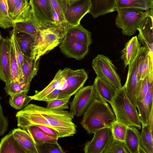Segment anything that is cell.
Returning a JSON list of instances; mask_svg holds the SVG:
<instances>
[{
    "label": "cell",
    "mask_w": 153,
    "mask_h": 153,
    "mask_svg": "<svg viewBox=\"0 0 153 153\" xmlns=\"http://www.w3.org/2000/svg\"><path fill=\"white\" fill-rule=\"evenodd\" d=\"M61 0L62 1H66L67 0Z\"/></svg>",
    "instance_id": "f907efd6"
},
{
    "label": "cell",
    "mask_w": 153,
    "mask_h": 153,
    "mask_svg": "<svg viewBox=\"0 0 153 153\" xmlns=\"http://www.w3.org/2000/svg\"><path fill=\"white\" fill-rule=\"evenodd\" d=\"M60 91L56 89L46 95L42 100L46 102L53 100L58 98Z\"/></svg>",
    "instance_id": "ee69618b"
},
{
    "label": "cell",
    "mask_w": 153,
    "mask_h": 153,
    "mask_svg": "<svg viewBox=\"0 0 153 153\" xmlns=\"http://www.w3.org/2000/svg\"><path fill=\"white\" fill-rule=\"evenodd\" d=\"M70 97L57 99L47 102V107L50 109L64 110L69 108L68 104Z\"/></svg>",
    "instance_id": "60d3db41"
},
{
    "label": "cell",
    "mask_w": 153,
    "mask_h": 153,
    "mask_svg": "<svg viewBox=\"0 0 153 153\" xmlns=\"http://www.w3.org/2000/svg\"><path fill=\"white\" fill-rule=\"evenodd\" d=\"M111 124L113 138L124 142L127 126L116 120L111 122Z\"/></svg>",
    "instance_id": "74e56055"
},
{
    "label": "cell",
    "mask_w": 153,
    "mask_h": 153,
    "mask_svg": "<svg viewBox=\"0 0 153 153\" xmlns=\"http://www.w3.org/2000/svg\"><path fill=\"white\" fill-rule=\"evenodd\" d=\"M92 66L97 76L113 86L117 90L122 87L116 68L109 58L98 54L93 59Z\"/></svg>",
    "instance_id": "8992f818"
},
{
    "label": "cell",
    "mask_w": 153,
    "mask_h": 153,
    "mask_svg": "<svg viewBox=\"0 0 153 153\" xmlns=\"http://www.w3.org/2000/svg\"><path fill=\"white\" fill-rule=\"evenodd\" d=\"M116 117L111 107L106 102L94 99L86 110L80 123L89 134L102 128L111 126Z\"/></svg>",
    "instance_id": "6da1fadb"
},
{
    "label": "cell",
    "mask_w": 153,
    "mask_h": 153,
    "mask_svg": "<svg viewBox=\"0 0 153 153\" xmlns=\"http://www.w3.org/2000/svg\"><path fill=\"white\" fill-rule=\"evenodd\" d=\"M149 10H146L141 9L130 7L118 8L115 9L118 14L115 25L122 29L123 34L128 36L134 35L137 30L141 20L148 13Z\"/></svg>",
    "instance_id": "5b68a950"
},
{
    "label": "cell",
    "mask_w": 153,
    "mask_h": 153,
    "mask_svg": "<svg viewBox=\"0 0 153 153\" xmlns=\"http://www.w3.org/2000/svg\"><path fill=\"white\" fill-rule=\"evenodd\" d=\"M10 39L13 46L19 70L22 79V66L23 62L24 55L19 45L16 34L11 31Z\"/></svg>",
    "instance_id": "8d00e7d4"
},
{
    "label": "cell",
    "mask_w": 153,
    "mask_h": 153,
    "mask_svg": "<svg viewBox=\"0 0 153 153\" xmlns=\"http://www.w3.org/2000/svg\"><path fill=\"white\" fill-rule=\"evenodd\" d=\"M53 18L56 25L65 29L67 27L64 15L63 1L61 0H49Z\"/></svg>",
    "instance_id": "83f0119b"
},
{
    "label": "cell",
    "mask_w": 153,
    "mask_h": 153,
    "mask_svg": "<svg viewBox=\"0 0 153 153\" xmlns=\"http://www.w3.org/2000/svg\"><path fill=\"white\" fill-rule=\"evenodd\" d=\"M153 85L151 86L144 99L137 98L136 106L142 126L147 125L149 118L153 110Z\"/></svg>",
    "instance_id": "e0dca14e"
},
{
    "label": "cell",
    "mask_w": 153,
    "mask_h": 153,
    "mask_svg": "<svg viewBox=\"0 0 153 153\" xmlns=\"http://www.w3.org/2000/svg\"><path fill=\"white\" fill-rule=\"evenodd\" d=\"M8 121L5 117L3 111L0 98V136L3 135L7 129Z\"/></svg>",
    "instance_id": "7bdbcfd3"
},
{
    "label": "cell",
    "mask_w": 153,
    "mask_h": 153,
    "mask_svg": "<svg viewBox=\"0 0 153 153\" xmlns=\"http://www.w3.org/2000/svg\"><path fill=\"white\" fill-rule=\"evenodd\" d=\"M19 1V0H7L9 13L12 17L15 8Z\"/></svg>",
    "instance_id": "bcb514c9"
},
{
    "label": "cell",
    "mask_w": 153,
    "mask_h": 153,
    "mask_svg": "<svg viewBox=\"0 0 153 153\" xmlns=\"http://www.w3.org/2000/svg\"><path fill=\"white\" fill-rule=\"evenodd\" d=\"M141 56L140 49L134 62L128 65L126 80L124 85L126 95L131 102L136 108V101L138 97L141 80L138 79L137 68Z\"/></svg>",
    "instance_id": "30bf717a"
},
{
    "label": "cell",
    "mask_w": 153,
    "mask_h": 153,
    "mask_svg": "<svg viewBox=\"0 0 153 153\" xmlns=\"http://www.w3.org/2000/svg\"><path fill=\"white\" fill-rule=\"evenodd\" d=\"M12 131L14 138L24 153H38L35 143L26 130L19 127Z\"/></svg>",
    "instance_id": "d6986e66"
},
{
    "label": "cell",
    "mask_w": 153,
    "mask_h": 153,
    "mask_svg": "<svg viewBox=\"0 0 153 153\" xmlns=\"http://www.w3.org/2000/svg\"><path fill=\"white\" fill-rule=\"evenodd\" d=\"M3 38L2 37V36L1 34V33H0V44Z\"/></svg>",
    "instance_id": "c3c4849f"
},
{
    "label": "cell",
    "mask_w": 153,
    "mask_h": 153,
    "mask_svg": "<svg viewBox=\"0 0 153 153\" xmlns=\"http://www.w3.org/2000/svg\"><path fill=\"white\" fill-rule=\"evenodd\" d=\"M140 134L136 127L127 126L124 143L128 153H140L141 148Z\"/></svg>",
    "instance_id": "d4e9b609"
},
{
    "label": "cell",
    "mask_w": 153,
    "mask_h": 153,
    "mask_svg": "<svg viewBox=\"0 0 153 153\" xmlns=\"http://www.w3.org/2000/svg\"><path fill=\"white\" fill-rule=\"evenodd\" d=\"M40 59L36 61L31 56L24 55V60L22 66V80L30 85L33 78L36 75L39 68Z\"/></svg>",
    "instance_id": "cb8c5ba5"
},
{
    "label": "cell",
    "mask_w": 153,
    "mask_h": 153,
    "mask_svg": "<svg viewBox=\"0 0 153 153\" xmlns=\"http://www.w3.org/2000/svg\"><path fill=\"white\" fill-rule=\"evenodd\" d=\"M10 59L11 82L23 81L19 70L17 62L11 41L10 49Z\"/></svg>",
    "instance_id": "e575fe53"
},
{
    "label": "cell",
    "mask_w": 153,
    "mask_h": 153,
    "mask_svg": "<svg viewBox=\"0 0 153 153\" xmlns=\"http://www.w3.org/2000/svg\"><path fill=\"white\" fill-rule=\"evenodd\" d=\"M76 0H67L66 1L67 2H71Z\"/></svg>",
    "instance_id": "681fc988"
},
{
    "label": "cell",
    "mask_w": 153,
    "mask_h": 153,
    "mask_svg": "<svg viewBox=\"0 0 153 153\" xmlns=\"http://www.w3.org/2000/svg\"><path fill=\"white\" fill-rule=\"evenodd\" d=\"M26 130L30 135L35 143H56L59 139L47 134L36 125L30 126Z\"/></svg>",
    "instance_id": "4316f807"
},
{
    "label": "cell",
    "mask_w": 153,
    "mask_h": 153,
    "mask_svg": "<svg viewBox=\"0 0 153 153\" xmlns=\"http://www.w3.org/2000/svg\"><path fill=\"white\" fill-rule=\"evenodd\" d=\"M63 4L67 27L80 24L81 19L89 13L91 7L90 0H76L71 2L65 1Z\"/></svg>",
    "instance_id": "52a82bcc"
},
{
    "label": "cell",
    "mask_w": 153,
    "mask_h": 153,
    "mask_svg": "<svg viewBox=\"0 0 153 153\" xmlns=\"http://www.w3.org/2000/svg\"><path fill=\"white\" fill-rule=\"evenodd\" d=\"M64 30L51 25L40 27L31 45L30 56L36 61L60 45L64 37Z\"/></svg>",
    "instance_id": "7a4b0ae2"
},
{
    "label": "cell",
    "mask_w": 153,
    "mask_h": 153,
    "mask_svg": "<svg viewBox=\"0 0 153 153\" xmlns=\"http://www.w3.org/2000/svg\"><path fill=\"white\" fill-rule=\"evenodd\" d=\"M64 36L81 42L88 46L92 43L91 33L80 24L65 29Z\"/></svg>",
    "instance_id": "ffe728a7"
},
{
    "label": "cell",
    "mask_w": 153,
    "mask_h": 153,
    "mask_svg": "<svg viewBox=\"0 0 153 153\" xmlns=\"http://www.w3.org/2000/svg\"><path fill=\"white\" fill-rule=\"evenodd\" d=\"M30 85L27 84L23 81L11 82L5 83L4 89L6 93L10 96L23 92H28Z\"/></svg>",
    "instance_id": "d6a6232c"
},
{
    "label": "cell",
    "mask_w": 153,
    "mask_h": 153,
    "mask_svg": "<svg viewBox=\"0 0 153 153\" xmlns=\"http://www.w3.org/2000/svg\"><path fill=\"white\" fill-rule=\"evenodd\" d=\"M141 56L139 63L137 74L139 80L143 79L148 74L153 75V60L148 49L145 46L141 47Z\"/></svg>",
    "instance_id": "603a6c76"
},
{
    "label": "cell",
    "mask_w": 153,
    "mask_h": 153,
    "mask_svg": "<svg viewBox=\"0 0 153 153\" xmlns=\"http://www.w3.org/2000/svg\"><path fill=\"white\" fill-rule=\"evenodd\" d=\"M29 3L34 19L40 27L48 25L57 26L53 19L49 0H30Z\"/></svg>",
    "instance_id": "8fae6325"
},
{
    "label": "cell",
    "mask_w": 153,
    "mask_h": 153,
    "mask_svg": "<svg viewBox=\"0 0 153 153\" xmlns=\"http://www.w3.org/2000/svg\"><path fill=\"white\" fill-rule=\"evenodd\" d=\"M140 138L141 147L145 153H153V132L147 125L142 126Z\"/></svg>",
    "instance_id": "f546056e"
},
{
    "label": "cell",
    "mask_w": 153,
    "mask_h": 153,
    "mask_svg": "<svg viewBox=\"0 0 153 153\" xmlns=\"http://www.w3.org/2000/svg\"><path fill=\"white\" fill-rule=\"evenodd\" d=\"M59 48L61 52L66 57L77 60L83 59L89 51L88 46L65 36L60 44Z\"/></svg>",
    "instance_id": "9a60e30c"
},
{
    "label": "cell",
    "mask_w": 153,
    "mask_h": 153,
    "mask_svg": "<svg viewBox=\"0 0 153 153\" xmlns=\"http://www.w3.org/2000/svg\"><path fill=\"white\" fill-rule=\"evenodd\" d=\"M103 153H128L124 142L113 138L108 144Z\"/></svg>",
    "instance_id": "f35d334b"
},
{
    "label": "cell",
    "mask_w": 153,
    "mask_h": 153,
    "mask_svg": "<svg viewBox=\"0 0 153 153\" xmlns=\"http://www.w3.org/2000/svg\"><path fill=\"white\" fill-rule=\"evenodd\" d=\"M27 92H23L10 96L9 102L10 105L16 110L24 108L32 100Z\"/></svg>",
    "instance_id": "4dcf8cb0"
},
{
    "label": "cell",
    "mask_w": 153,
    "mask_h": 153,
    "mask_svg": "<svg viewBox=\"0 0 153 153\" xmlns=\"http://www.w3.org/2000/svg\"><path fill=\"white\" fill-rule=\"evenodd\" d=\"M96 98L92 85L82 87L76 93L72 101L70 103L69 112L74 117L81 116L93 100Z\"/></svg>",
    "instance_id": "ba28073f"
},
{
    "label": "cell",
    "mask_w": 153,
    "mask_h": 153,
    "mask_svg": "<svg viewBox=\"0 0 153 153\" xmlns=\"http://www.w3.org/2000/svg\"><path fill=\"white\" fill-rule=\"evenodd\" d=\"M13 25L12 32L16 34L26 33L34 37L40 27L33 17L30 4L13 20Z\"/></svg>",
    "instance_id": "9c48e42d"
},
{
    "label": "cell",
    "mask_w": 153,
    "mask_h": 153,
    "mask_svg": "<svg viewBox=\"0 0 153 153\" xmlns=\"http://www.w3.org/2000/svg\"><path fill=\"white\" fill-rule=\"evenodd\" d=\"M36 126L47 134L55 137L59 138L57 133L53 128L43 126L39 125Z\"/></svg>",
    "instance_id": "f6af8a7d"
},
{
    "label": "cell",
    "mask_w": 153,
    "mask_h": 153,
    "mask_svg": "<svg viewBox=\"0 0 153 153\" xmlns=\"http://www.w3.org/2000/svg\"><path fill=\"white\" fill-rule=\"evenodd\" d=\"M92 86L97 98L109 103L113 99L117 90L112 85L97 76Z\"/></svg>",
    "instance_id": "ac0fdd59"
},
{
    "label": "cell",
    "mask_w": 153,
    "mask_h": 153,
    "mask_svg": "<svg viewBox=\"0 0 153 153\" xmlns=\"http://www.w3.org/2000/svg\"><path fill=\"white\" fill-rule=\"evenodd\" d=\"M153 7V0H116L115 9L118 8L130 7L146 10Z\"/></svg>",
    "instance_id": "f1b7e54d"
},
{
    "label": "cell",
    "mask_w": 153,
    "mask_h": 153,
    "mask_svg": "<svg viewBox=\"0 0 153 153\" xmlns=\"http://www.w3.org/2000/svg\"><path fill=\"white\" fill-rule=\"evenodd\" d=\"M153 110L152 111L150 114L147 126L153 132Z\"/></svg>",
    "instance_id": "7dc6e473"
},
{
    "label": "cell",
    "mask_w": 153,
    "mask_h": 153,
    "mask_svg": "<svg viewBox=\"0 0 153 153\" xmlns=\"http://www.w3.org/2000/svg\"><path fill=\"white\" fill-rule=\"evenodd\" d=\"M68 71L67 86L60 92L58 99L71 98L83 87L88 79V74L83 69L73 70L69 68Z\"/></svg>",
    "instance_id": "5bb4252c"
},
{
    "label": "cell",
    "mask_w": 153,
    "mask_h": 153,
    "mask_svg": "<svg viewBox=\"0 0 153 153\" xmlns=\"http://www.w3.org/2000/svg\"><path fill=\"white\" fill-rule=\"evenodd\" d=\"M30 105L46 119L57 133L59 138L72 136L76 134V126L72 121L74 116L69 112L49 108L33 104Z\"/></svg>",
    "instance_id": "3957f363"
},
{
    "label": "cell",
    "mask_w": 153,
    "mask_h": 153,
    "mask_svg": "<svg viewBox=\"0 0 153 153\" xmlns=\"http://www.w3.org/2000/svg\"><path fill=\"white\" fill-rule=\"evenodd\" d=\"M90 2L89 13L94 18L115 11L116 0H90Z\"/></svg>",
    "instance_id": "7402d4cb"
},
{
    "label": "cell",
    "mask_w": 153,
    "mask_h": 153,
    "mask_svg": "<svg viewBox=\"0 0 153 153\" xmlns=\"http://www.w3.org/2000/svg\"><path fill=\"white\" fill-rule=\"evenodd\" d=\"M140 43L136 36L132 37L126 44L121 51V58L126 68L131 64L137 56L141 48Z\"/></svg>",
    "instance_id": "44dd1931"
},
{
    "label": "cell",
    "mask_w": 153,
    "mask_h": 153,
    "mask_svg": "<svg viewBox=\"0 0 153 153\" xmlns=\"http://www.w3.org/2000/svg\"><path fill=\"white\" fill-rule=\"evenodd\" d=\"M27 1H28V0H27Z\"/></svg>",
    "instance_id": "816d5d0a"
},
{
    "label": "cell",
    "mask_w": 153,
    "mask_h": 153,
    "mask_svg": "<svg viewBox=\"0 0 153 153\" xmlns=\"http://www.w3.org/2000/svg\"><path fill=\"white\" fill-rule=\"evenodd\" d=\"M152 85H153V75L148 74L143 79L141 80L137 98L143 100Z\"/></svg>",
    "instance_id": "ab89813d"
},
{
    "label": "cell",
    "mask_w": 153,
    "mask_h": 153,
    "mask_svg": "<svg viewBox=\"0 0 153 153\" xmlns=\"http://www.w3.org/2000/svg\"><path fill=\"white\" fill-rule=\"evenodd\" d=\"M13 19L9 13L7 0H0V27H13Z\"/></svg>",
    "instance_id": "1f68e13d"
},
{
    "label": "cell",
    "mask_w": 153,
    "mask_h": 153,
    "mask_svg": "<svg viewBox=\"0 0 153 153\" xmlns=\"http://www.w3.org/2000/svg\"><path fill=\"white\" fill-rule=\"evenodd\" d=\"M35 143L38 153H64L65 152L58 142Z\"/></svg>",
    "instance_id": "d590c367"
},
{
    "label": "cell",
    "mask_w": 153,
    "mask_h": 153,
    "mask_svg": "<svg viewBox=\"0 0 153 153\" xmlns=\"http://www.w3.org/2000/svg\"><path fill=\"white\" fill-rule=\"evenodd\" d=\"M94 134L92 139L85 143L83 151L85 153H103L113 138L111 126L100 129Z\"/></svg>",
    "instance_id": "7c38bea8"
},
{
    "label": "cell",
    "mask_w": 153,
    "mask_h": 153,
    "mask_svg": "<svg viewBox=\"0 0 153 153\" xmlns=\"http://www.w3.org/2000/svg\"><path fill=\"white\" fill-rule=\"evenodd\" d=\"M116 117V120L126 126H133L140 129L141 123L136 108L128 98L124 85L117 90L109 103Z\"/></svg>",
    "instance_id": "277c9868"
},
{
    "label": "cell",
    "mask_w": 153,
    "mask_h": 153,
    "mask_svg": "<svg viewBox=\"0 0 153 153\" xmlns=\"http://www.w3.org/2000/svg\"><path fill=\"white\" fill-rule=\"evenodd\" d=\"M153 8L149 10L148 14L140 22L137 28L139 34L137 39L149 51L153 60Z\"/></svg>",
    "instance_id": "4fadbf2b"
},
{
    "label": "cell",
    "mask_w": 153,
    "mask_h": 153,
    "mask_svg": "<svg viewBox=\"0 0 153 153\" xmlns=\"http://www.w3.org/2000/svg\"><path fill=\"white\" fill-rule=\"evenodd\" d=\"M27 0H19L12 15L13 20L30 4Z\"/></svg>",
    "instance_id": "b9f144b4"
},
{
    "label": "cell",
    "mask_w": 153,
    "mask_h": 153,
    "mask_svg": "<svg viewBox=\"0 0 153 153\" xmlns=\"http://www.w3.org/2000/svg\"><path fill=\"white\" fill-rule=\"evenodd\" d=\"M10 45L8 37L3 38L0 44V79L5 83L11 82Z\"/></svg>",
    "instance_id": "2e32d148"
},
{
    "label": "cell",
    "mask_w": 153,
    "mask_h": 153,
    "mask_svg": "<svg viewBox=\"0 0 153 153\" xmlns=\"http://www.w3.org/2000/svg\"><path fill=\"white\" fill-rule=\"evenodd\" d=\"M18 42L23 54L27 56H30V47L34 37L25 33L16 34Z\"/></svg>",
    "instance_id": "836d02e7"
},
{
    "label": "cell",
    "mask_w": 153,
    "mask_h": 153,
    "mask_svg": "<svg viewBox=\"0 0 153 153\" xmlns=\"http://www.w3.org/2000/svg\"><path fill=\"white\" fill-rule=\"evenodd\" d=\"M24 153L14 138L12 131L2 138L0 142V153Z\"/></svg>",
    "instance_id": "484cf974"
}]
</instances>
